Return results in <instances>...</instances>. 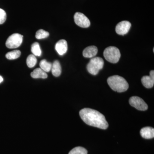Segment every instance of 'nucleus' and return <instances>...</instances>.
I'll return each mask as SVG.
<instances>
[{
	"label": "nucleus",
	"mask_w": 154,
	"mask_h": 154,
	"mask_svg": "<svg viewBox=\"0 0 154 154\" xmlns=\"http://www.w3.org/2000/svg\"><path fill=\"white\" fill-rule=\"evenodd\" d=\"M103 54L105 59L112 63L118 62L121 57L119 49L114 46L107 48L104 51Z\"/></svg>",
	"instance_id": "obj_4"
},
{
	"label": "nucleus",
	"mask_w": 154,
	"mask_h": 154,
	"mask_svg": "<svg viewBox=\"0 0 154 154\" xmlns=\"http://www.w3.org/2000/svg\"><path fill=\"white\" fill-rule=\"evenodd\" d=\"M69 154H88V151L82 147H76L71 150Z\"/></svg>",
	"instance_id": "obj_19"
},
{
	"label": "nucleus",
	"mask_w": 154,
	"mask_h": 154,
	"mask_svg": "<svg viewBox=\"0 0 154 154\" xmlns=\"http://www.w3.org/2000/svg\"><path fill=\"white\" fill-rule=\"evenodd\" d=\"M107 82L111 89L118 93L125 92L129 88L126 80L123 77L117 75L108 78Z\"/></svg>",
	"instance_id": "obj_2"
},
{
	"label": "nucleus",
	"mask_w": 154,
	"mask_h": 154,
	"mask_svg": "<svg viewBox=\"0 0 154 154\" xmlns=\"http://www.w3.org/2000/svg\"><path fill=\"white\" fill-rule=\"evenodd\" d=\"M21 52L19 50H14L8 52L6 54V57L9 60H15L18 58L21 55Z\"/></svg>",
	"instance_id": "obj_17"
},
{
	"label": "nucleus",
	"mask_w": 154,
	"mask_h": 154,
	"mask_svg": "<svg viewBox=\"0 0 154 154\" xmlns=\"http://www.w3.org/2000/svg\"><path fill=\"white\" fill-rule=\"evenodd\" d=\"M7 19V14L5 11L0 8V25L5 22Z\"/></svg>",
	"instance_id": "obj_21"
},
{
	"label": "nucleus",
	"mask_w": 154,
	"mask_h": 154,
	"mask_svg": "<svg viewBox=\"0 0 154 154\" xmlns=\"http://www.w3.org/2000/svg\"><path fill=\"white\" fill-rule=\"evenodd\" d=\"M52 65L51 63L48 62L45 59L42 60L39 63L40 68L46 72H49L51 70Z\"/></svg>",
	"instance_id": "obj_15"
},
{
	"label": "nucleus",
	"mask_w": 154,
	"mask_h": 154,
	"mask_svg": "<svg viewBox=\"0 0 154 154\" xmlns=\"http://www.w3.org/2000/svg\"><path fill=\"white\" fill-rule=\"evenodd\" d=\"M49 36V33L42 29H40L36 32V37L37 39H43Z\"/></svg>",
	"instance_id": "obj_20"
},
{
	"label": "nucleus",
	"mask_w": 154,
	"mask_h": 154,
	"mask_svg": "<svg viewBox=\"0 0 154 154\" xmlns=\"http://www.w3.org/2000/svg\"><path fill=\"white\" fill-rule=\"evenodd\" d=\"M79 114L83 121L88 125L102 129L108 128V122L105 116L97 110L85 108L80 110Z\"/></svg>",
	"instance_id": "obj_1"
},
{
	"label": "nucleus",
	"mask_w": 154,
	"mask_h": 154,
	"mask_svg": "<svg viewBox=\"0 0 154 154\" xmlns=\"http://www.w3.org/2000/svg\"><path fill=\"white\" fill-rule=\"evenodd\" d=\"M104 61L103 59L99 57H93L87 65V70L91 74L96 75L99 70L104 66Z\"/></svg>",
	"instance_id": "obj_3"
},
{
	"label": "nucleus",
	"mask_w": 154,
	"mask_h": 154,
	"mask_svg": "<svg viewBox=\"0 0 154 154\" xmlns=\"http://www.w3.org/2000/svg\"><path fill=\"white\" fill-rule=\"evenodd\" d=\"M74 19L75 24L81 28H88L91 25L90 20L82 13L79 12L76 13Z\"/></svg>",
	"instance_id": "obj_7"
},
{
	"label": "nucleus",
	"mask_w": 154,
	"mask_h": 154,
	"mask_svg": "<svg viewBox=\"0 0 154 154\" xmlns=\"http://www.w3.org/2000/svg\"><path fill=\"white\" fill-rule=\"evenodd\" d=\"M31 52L35 56H41V50L38 42H34L32 45H31Z\"/></svg>",
	"instance_id": "obj_16"
},
{
	"label": "nucleus",
	"mask_w": 154,
	"mask_h": 154,
	"mask_svg": "<svg viewBox=\"0 0 154 154\" xmlns=\"http://www.w3.org/2000/svg\"><path fill=\"white\" fill-rule=\"evenodd\" d=\"M141 82L143 85L146 88H151L154 85V71H151L149 76H144L142 78Z\"/></svg>",
	"instance_id": "obj_9"
},
{
	"label": "nucleus",
	"mask_w": 154,
	"mask_h": 154,
	"mask_svg": "<svg viewBox=\"0 0 154 154\" xmlns=\"http://www.w3.org/2000/svg\"><path fill=\"white\" fill-rule=\"evenodd\" d=\"M141 136L146 139L153 138L154 137V129L151 127H146L141 129Z\"/></svg>",
	"instance_id": "obj_11"
},
{
	"label": "nucleus",
	"mask_w": 154,
	"mask_h": 154,
	"mask_svg": "<svg viewBox=\"0 0 154 154\" xmlns=\"http://www.w3.org/2000/svg\"><path fill=\"white\" fill-rule=\"evenodd\" d=\"M27 64L28 67L33 68L36 65L37 63V59L35 56L33 54H30L27 59Z\"/></svg>",
	"instance_id": "obj_18"
},
{
	"label": "nucleus",
	"mask_w": 154,
	"mask_h": 154,
	"mask_svg": "<svg viewBox=\"0 0 154 154\" xmlns=\"http://www.w3.org/2000/svg\"><path fill=\"white\" fill-rule=\"evenodd\" d=\"M3 80H4V79H3L2 77L0 75V84H1L2 82H3Z\"/></svg>",
	"instance_id": "obj_22"
},
{
	"label": "nucleus",
	"mask_w": 154,
	"mask_h": 154,
	"mask_svg": "<svg viewBox=\"0 0 154 154\" xmlns=\"http://www.w3.org/2000/svg\"><path fill=\"white\" fill-rule=\"evenodd\" d=\"M52 74L54 76L58 77L61 73V66L58 60H55L52 65L51 67Z\"/></svg>",
	"instance_id": "obj_14"
},
{
	"label": "nucleus",
	"mask_w": 154,
	"mask_h": 154,
	"mask_svg": "<svg viewBox=\"0 0 154 154\" xmlns=\"http://www.w3.org/2000/svg\"><path fill=\"white\" fill-rule=\"evenodd\" d=\"M98 53V48L95 46H90L86 48L83 51V55L86 58H93Z\"/></svg>",
	"instance_id": "obj_12"
},
{
	"label": "nucleus",
	"mask_w": 154,
	"mask_h": 154,
	"mask_svg": "<svg viewBox=\"0 0 154 154\" xmlns=\"http://www.w3.org/2000/svg\"><path fill=\"white\" fill-rule=\"evenodd\" d=\"M55 49L58 54L63 55L66 53L68 50L67 42L64 39H61L56 44Z\"/></svg>",
	"instance_id": "obj_10"
},
{
	"label": "nucleus",
	"mask_w": 154,
	"mask_h": 154,
	"mask_svg": "<svg viewBox=\"0 0 154 154\" xmlns=\"http://www.w3.org/2000/svg\"><path fill=\"white\" fill-rule=\"evenodd\" d=\"M23 36L19 33H14L7 39L6 45L9 48H16L22 44Z\"/></svg>",
	"instance_id": "obj_5"
},
{
	"label": "nucleus",
	"mask_w": 154,
	"mask_h": 154,
	"mask_svg": "<svg viewBox=\"0 0 154 154\" xmlns=\"http://www.w3.org/2000/svg\"><path fill=\"white\" fill-rule=\"evenodd\" d=\"M130 105L137 109L141 111H145L147 110L148 106L144 101L138 96H132L129 99Z\"/></svg>",
	"instance_id": "obj_6"
},
{
	"label": "nucleus",
	"mask_w": 154,
	"mask_h": 154,
	"mask_svg": "<svg viewBox=\"0 0 154 154\" xmlns=\"http://www.w3.org/2000/svg\"><path fill=\"white\" fill-rule=\"evenodd\" d=\"M131 25V23L128 21H122L116 25V31L119 35H125L128 33Z\"/></svg>",
	"instance_id": "obj_8"
},
{
	"label": "nucleus",
	"mask_w": 154,
	"mask_h": 154,
	"mask_svg": "<svg viewBox=\"0 0 154 154\" xmlns=\"http://www.w3.org/2000/svg\"><path fill=\"white\" fill-rule=\"evenodd\" d=\"M31 76L33 79H45L48 77V75L46 72H44L41 68H36L31 73Z\"/></svg>",
	"instance_id": "obj_13"
}]
</instances>
